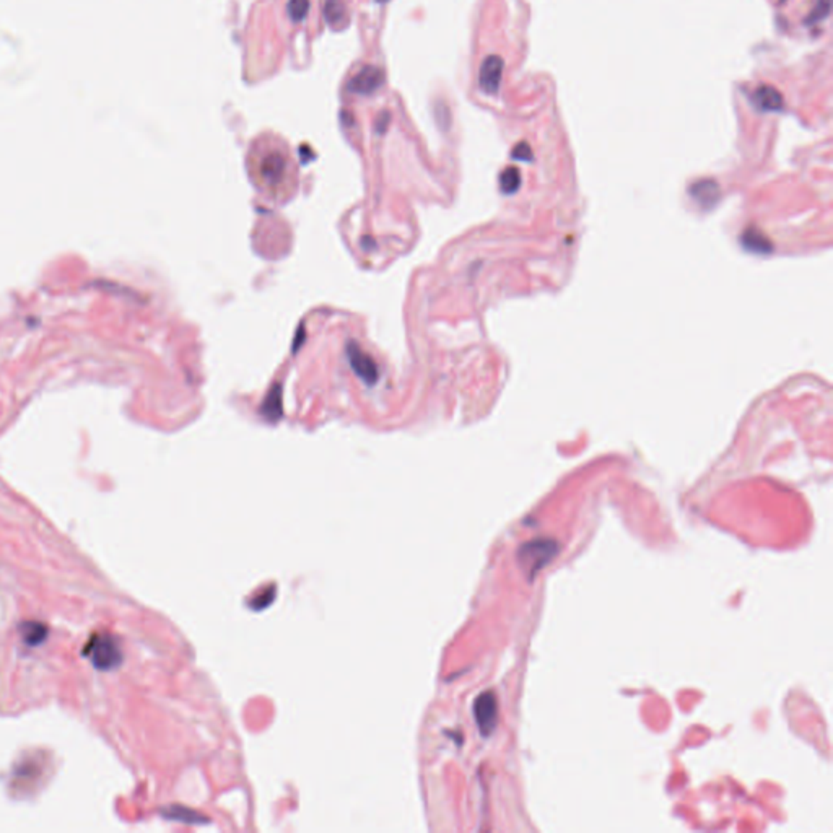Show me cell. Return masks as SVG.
Returning <instances> with one entry per match:
<instances>
[{"label":"cell","instance_id":"3","mask_svg":"<svg viewBox=\"0 0 833 833\" xmlns=\"http://www.w3.org/2000/svg\"><path fill=\"white\" fill-rule=\"evenodd\" d=\"M474 715L482 736H490L495 731L498 721V703L495 693L484 692L479 695L474 703Z\"/></svg>","mask_w":833,"mask_h":833},{"label":"cell","instance_id":"4","mask_svg":"<svg viewBox=\"0 0 833 833\" xmlns=\"http://www.w3.org/2000/svg\"><path fill=\"white\" fill-rule=\"evenodd\" d=\"M288 169V160L282 150H268L259 162V173L267 184H278Z\"/></svg>","mask_w":833,"mask_h":833},{"label":"cell","instance_id":"15","mask_svg":"<svg viewBox=\"0 0 833 833\" xmlns=\"http://www.w3.org/2000/svg\"><path fill=\"white\" fill-rule=\"evenodd\" d=\"M306 10H308V0H292V4H290V15L297 21L303 18Z\"/></svg>","mask_w":833,"mask_h":833},{"label":"cell","instance_id":"5","mask_svg":"<svg viewBox=\"0 0 833 833\" xmlns=\"http://www.w3.org/2000/svg\"><path fill=\"white\" fill-rule=\"evenodd\" d=\"M502 72H503L502 57L489 56L484 60V64L480 65V74H479V84H480V89L484 90V93H487V95H495L498 89H500Z\"/></svg>","mask_w":833,"mask_h":833},{"label":"cell","instance_id":"17","mask_svg":"<svg viewBox=\"0 0 833 833\" xmlns=\"http://www.w3.org/2000/svg\"><path fill=\"white\" fill-rule=\"evenodd\" d=\"M778 2H785V0H778Z\"/></svg>","mask_w":833,"mask_h":833},{"label":"cell","instance_id":"1","mask_svg":"<svg viewBox=\"0 0 833 833\" xmlns=\"http://www.w3.org/2000/svg\"><path fill=\"white\" fill-rule=\"evenodd\" d=\"M84 654L100 671H111L123 661L118 640L108 633H95L84 648Z\"/></svg>","mask_w":833,"mask_h":833},{"label":"cell","instance_id":"7","mask_svg":"<svg viewBox=\"0 0 833 833\" xmlns=\"http://www.w3.org/2000/svg\"><path fill=\"white\" fill-rule=\"evenodd\" d=\"M752 101L755 104V108H759L760 111H781L783 106H785V100H783V95L774 86H769V85H764V86H759L757 90L754 91L752 95Z\"/></svg>","mask_w":833,"mask_h":833},{"label":"cell","instance_id":"6","mask_svg":"<svg viewBox=\"0 0 833 833\" xmlns=\"http://www.w3.org/2000/svg\"><path fill=\"white\" fill-rule=\"evenodd\" d=\"M347 353L350 358V365L355 370V373L368 385H373L378 380V366L371 360L370 355H366L363 350L357 347L355 344H350L347 347Z\"/></svg>","mask_w":833,"mask_h":833},{"label":"cell","instance_id":"12","mask_svg":"<svg viewBox=\"0 0 833 833\" xmlns=\"http://www.w3.org/2000/svg\"><path fill=\"white\" fill-rule=\"evenodd\" d=\"M164 817L168 819H173V820H181V822H204L199 814L193 812V810H188L186 808H181V805H173V808L166 809L163 812Z\"/></svg>","mask_w":833,"mask_h":833},{"label":"cell","instance_id":"9","mask_svg":"<svg viewBox=\"0 0 833 833\" xmlns=\"http://www.w3.org/2000/svg\"><path fill=\"white\" fill-rule=\"evenodd\" d=\"M21 638L28 646H38L46 640L49 628L41 622H23L20 625Z\"/></svg>","mask_w":833,"mask_h":833},{"label":"cell","instance_id":"10","mask_svg":"<svg viewBox=\"0 0 833 833\" xmlns=\"http://www.w3.org/2000/svg\"><path fill=\"white\" fill-rule=\"evenodd\" d=\"M262 412L271 420H277L282 414V401H280V387L273 386L271 394H268L264 405H262Z\"/></svg>","mask_w":833,"mask_h":833},{"label":"cell","instance_id":"14","mask_svg":"<svg viewBox=\"0 0 833 833\" xmlns=\"http://www.w3.org/2000/svg\"><path fill=\"white\" fill-rule=\"evenodd\" d=\"M500 183H502V189L503 193H508L511 194L514 193L519 188L521 184V178H519V171L516 168H506L505 171H503L502 178H500Z\"/></svg>","mask_w":833,"mask_h":833},{"label":"cell","instance_id":"8","mask_svg":"<svg viewBox=\"0 0 833 833\" xmlns=\"http://www.w3.org/2000/svg\"><path fill=\"white\" fill-rule=\"evenodd\" d=\"M382 84V72L380 69L366 67L350 81L348 89L355 93H370Z\"/></svg>","mask_w":833,"mask_h":833},{"label":"cell","instance_id":"11","mask_svg":"<svg viewBox=\"0 0 833 833\" xmlns=\"http://www.w3.org/2000/svg\"><path fill=\"white\" fill-rule=\"evenodd\" d=\"M326 16L329 23L336 28H341L345 23V7L342 0H327L326 4Z\"/></svg>","mask_w":833,"mask_h":833},{"label":"cell","instance_id":"2","mask_svg":"<svg viewBox=\"0 0 833 833\" xmlns=\"http://www.w3.org/2000/svg\"><path fill=\"white\" fill-rule=\"evenodd\" d=\"M558 553V544L550 539H536L519 547L518 560L526 573L536 574Z\"/></svg>","mask_w":833,"mask_h":833},{"label":"cell","instance_id":"13","mask_svg":"<svg viewBox=\"0 0 833 833\" xmlns=\"http://www.w3.org/2000/svg\"><path fill=\"white\" fill-rule=\"evenodd\" d=\"M830 13V0H815L812 10H810V13L808 15V18L804 20L805 25H815L819 23V21L825 20L827 16Z\"/></svg>","mask_w":833,"mask_h":833},{"label":"cell","instance_id":"16","mask_svg":"<svg viewBox=\"0 0 833 833\" xmlns=\"http://www.w3.org/2000/svg\"><path fill=\"white\" fill-rule=\"evenodd\" d=\"M513 158H516V160H523V162H531L533 160V150H531V147L526 144V142H521V144L514 147Z\"/></svg>","mask_w":833,"mask_h":833}]
</instances>
